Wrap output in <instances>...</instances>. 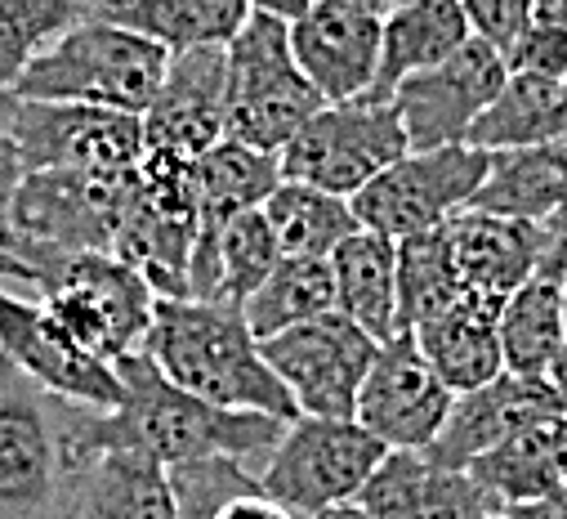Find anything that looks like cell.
<instances>
[{"instance_id":"obj_31","label":"cell","mask_w":567,"mask_h":519,"mask_svg":"<svg viewBox=\"0 0 567 519\" xmlns=\"http://www.w3.org/2000/svg\"><path fill=\"white\" fill-rule=\"evenodd\" d=\"M264 215L272 224L281 255H313V260H331V251L362 228L349 197H336L296 180H281L272 189V197L264 202Z\"/></svg>"},{"instance_id":"obj_26","label":"cell","mask_w":567,"mask_h":519,"mask_svg":"<svg viewBox=\"0 0 567 519\" xmlns=\"http://www.w3.org/2000/svg\"><path fill=\"white\" fill-rule=\"evenodd\" d=\"M336 314L358 323L371 340L398 336V242L371 228H358L331 251Z\"/></svg>"},{"instance_id":"obj_8","label":"cell","mask_w":567,"mask_h":519,"mask_svg":"<svg viewBox=\"0 0 567 519\" xmlns=\"http://www.w3.org/2000/svg\"><path fill=\"white\" fill-rule=\"evenodd\" d=\"M389 448L353 417H296L264 457L259 488L296 519H318L331 506H349Z\"/></svg>"},{"instance_id":"obj_50","label":"cell","mask_w":567,"mask_h":519,"mask_svg":"<svg viewBox=\"0 0 567 519\" xmlns=\"http://www.w3.org/2000/svg\"><path fill=\"white\" fill-rule=\"evenodd\" d=\"M393 6H406V0H389V10H393Z\"/></svg>"},{"instance_id":"obj_25","label":"cell","mask_w":567,"mask_h":519,"mask_svg":"<svg viewBox=\"0 0 567 519\" xmlns=\"http://www.w3.org/2000/svg\"><path fill=\"white\" fill-rule=\"evenodd\" d=\"M470 206L505 220H527V224H549L554 215H563L567 211V135L536 149L492 153L487 175L470 197Z\"/></svg>"},{"instance_id":"obj_27","label":"cell","mask_w":567,"mask_h":519,"mask_svg":"<svg viewBox=\"0 0 567 519\" xmlns=\"http://www.w3.org/2000/svg\"><path fill=\"white\" fill-rule=\"evenodd\" d=\"M250 10V0H94L90 6L94 19L153 37L171 54L193 45H228Z\"/></svg>"},{"instance_id":"obj_33","label":"cell","mask_w":567,"mask_h":519,"mask_svg":"<svg viewBox=\"0 0 567 519\" xmlns=\"http://www.w3.org/2000/svg\"><path fill=\"white\" fill-rule=\"evenodd\" d=\"M90 14V0H0V85L14 90L23 68Z\"/></svg>"},{"instance_id":"obj_40","label":"cell","mask_w":567,"mask_h":519,"mask_svg":"<svg viewBox=\"0 0 567 519\" xmlns=\"http://www.w3.org/2000/svg\"><path fill=\"white\" fill-rule=\"evenodd\" d=\"M6 278H10V283H28V287H37V274L23 265L19 255H10L6 246H0V283H6Z\"/></svg>"},{"instance_id":"obj_5","label":"cell","mask_w":567,"mask_h":519,"mask_svg":"<svg viewBox=\"0 0 567 519\" xmlns=\"http://www.w3.org/2000/svg\"><path fill=\"white\" fill-rule=\"evenodd\" d=\"M224 135L259 153H281L296 140V130L322 108V94L305 81L291 54V23L277 14L250 10V19L224 45Z\"/></svg>"},{"instance_id":"obj_32","label":"cell","mask_w":567,"mask_h":519,"mask_svg":"<svg viewBox=\"0 0 567 519\" xmlns=\"http://www.w3.org/2000/svg\"><path fill=\"white\" fill-rule=\"evenodd\" d=\"M461 278L447 251V233H415L398 242V332H415L461 296Z\"/></svg>"},{"instance_id":"obj_10","label":"cell","mask_w":567,"mask_h":519,"mask_svg":"<svg viewBox=\"0 0 567 519\" xmlns=\"http://www.w3.org/2000/svg\"><path fill=\"white\" fill-rule=\"evenodd\" d=\"M492 153L474 144H452V149H411L393 166H384L367 189L349 197L353 215L362 228L384 233L393 242L434 233L443 228L456 211L470 206L487 175Z\"/></svg>"},{"instance_id":"obj_46","label":"cell","mask_w":567,"mask_h":519,"mask_svg":"<svg viewBox=\"0 0 567 519\" xmlns=\"http://www.w3.org/2000/svg\"><path fill=\"white\" fill-rule=\"evenodd\" d=\"M349 6H362V10H371V14H384L389 0H349Z\"/></svg>"},{"instance_id":"obj_44","label":"cell","mask_w":567,"mask_h":519,"mask_svg":"<svg viewBox=\"0 0 567 519\" xmlns=\"http://www.w3.org/2000/svg\"><path fill=\"white\" fill-rule=\"evenodd\" d=\"M549 380H554V389H558L563 404H567V340H563V349H558V358L549 367Z\"/></svg>"},{"instance_id":"obj_14","label":"cell","mask_w":567,"mask_h":519,"mask_svg":"<svg viewBox=\"0 0 567 519\" xmlns=\"http://www.w3.org/2000/svg\"><path fill=\"white\" fill-rule=\"evenodd\" d=\"M452 404H456V395L439 380L430 358L420 354L415 336L398 332L375 349V363L358 389L353 421L362 430H371L384 448L424 452L447 426Z\"/></svg>"},{"instance_id":"obj_41","label":"cell","mask_w":567,"mask_h":519,"mask_svg":"<svg viewBox=\"0 0 567 519\" xmlns=\"http://www.w3.org/2000/svg\"><path fill=\"white\" fill-rule=\"evenodd\" d=\"M250 6L255 10H264V14H277V19H296V14H305L309 6H313V0H250Z\"/></svg>"},{"instance_id":"obj_18","label":"cell","mask_w":567,"mask_h":519,"mask_svg":"<svg viewBox=\"0 0 567 519\" xmlns=\"http://www.w3.org/2000/svg\"><path fill=\"white\" fill-rule=\"evenodd\" d=\"M558 413H567V404L549 376L501 372L496 380L470 389V395H456L447 426L439 430V439L430 448H424V457L443 470H465L474 457H483L487 448H496L514 430L549 421Z\"/></svg>"},{"instance_id":"obj_11","label":"cell","mask_w":567,"mask_h":519,"mask_svg":"<svg viewBox=\"0 0 567 519\" xmlns=\"http://www.w3.org/2000/svg\"><path fill=\"white\" fill-rule=\"evenodd\" d=\"M0 130L14 140L23 171L125 175L144 157V116L116 108L14 99L0 112Z\"/></svg>"},{"instance_id":"obj_15","label":"cell","mask_w":567,"mask_h":519,"mask_svg":"<svg viewBox=\"0 0 567 519\" xmlns=\"http://www.w3.org/2000/svg\"><path fill=\"white\" fill-rule=\"evenodd\" d=\"M0 354L10 363H19L32 380H41L50 395L94 408V413H112L121 408L125 389L112 363L94 358L90 349H81L45 305H32L23 296H10L0 287Z\"/></svg>"},{"instance_id":"obj_37","label":"cell","mask_w":567,"mask_h":519,"mask_svg":"<svg viewBox=\"0 0 567 519\" xmlns=\"http://www.w3.org/2000/svg\"><path fill=\"white\" fill-rule=\"evenodd\" d=\"M19 184H23V157H19L14 140L0 130V246L10 242V206H14Z\"/></svg>"},{"instance_id":"obj_29","label":"cell","mask_w":567,"mask_h":519,"mask_svg":"<svg viewBox=\"0 0 567 519\" xmlns=\"http://www.w3.org/2000/svg\"><path fill=\"white\" fill-rule=\"evenodd\" d=\"M549 426H554V417L549 421H536V426H523V430H514L509 439H501L496 448H487L483 457H474L465 466V475L492 497L496 510L527 506V501H540L554 488H563V475L554 466Z\"/></svg>"},{"instance_id":"obj_22","label":"cell","mask_w":567,"mask_h":519,"mask_svg":"<svg viewBox=\"0 0 567 519\" xmlns=\"http://www.w3.org/2000/svg\"><path fill=\"white\" fill-rule=\"evenodd\" d=\"M554 233V228H549ZM501 354L514 376H549L567 340V242L554 233L540 269L501 301Z\"/></svg>"},{"instance_id":"obj_49","label":"cell","mask_w":567,"mask_h":519,"mask_svg":"<svg viewBox=\"0 0 567 519\" xmlns=\"http://www.w3.org/2000/svg\"><path fill=\"white\" fill-rule=\"evenodd\" d=\"M474 519H509V515H501V510H483V515H474Z\"/></svg>"},{"instance_id":"obj_34","label":"cell","mask_w":567,"mask_h":519,"mask_svg":"<svg viewBox=\"0 0 567 519\" xmlns=\"http://www.w3.org/2000/svg\"><path fill=\"white\" fill-rule=\"evenodd\" d=\"M281 246L272 237V224L264 215V206L233 215L219 228V283H215V305H246L268 274L277 269Z\"/></svg>"},{"instance_id":"obj_21","label":"cell","mask_w":567,"mask_h":519,"mask_svg":"<svg viewBox=\"0 0 567 519\" xmlns=\"http://www.w3.org/2000/svg\"><path fill=\"white\" fill-rule=\"evenodd\" d=\"M353 506L375 519H474L483 510H496L465 470H443L411 448H389Z\"/></svg>"},{"instance_id":"obj_12","label":"cell","mask_w":567,"mask_h":519,"mask_svg":"<svg viewBox=\"0 0 567 519\" xmlns=\"http://www.w3.org/2000/svg\"><path fill=\"white\" fill-rule=\"evenodd\" d=\"M380 340H371L344 314H322L313 323L287 327L259 340L264 363L287 385L300 417H353L358 389L375 363Z\"/></svg>"},{"instance_id":"obj_9","label":"cell","mask_w":567,"mask_h":519,"mask_svg":"<svg viewBox=\"0 0 567 519\" xmlns=\"http://www.w3.org/2000/svg\"><path fill=\"white\" fill-rule=\"evenodd\" d=\"M402 153H411V144L393 99L362 94L349 103H322L296 130V140L277 153V162H281V180L353 197Z\"/></svg>"},{"instance_id":"obj_4","label":"cell","mask_w":567,"mask_h":519,"mask_svg":"<svg viewBox=\"0 0 567 519\" xmlns=\"http://www.w3.org/2000/svg\"><path fill=\"white\" fill-rule=\"evenodd\" d=\"M171 50L107 19L85 14L50 50H41L14 81V99L90 103L144 116L166 81Z\"/></svg>"},{"instance_id":"obj_7","label":"cell","mask_w":567,"mask_h":519,"mask_svg":"<svg viewBox=\"0 0 567 519\" xmlns=\"http://www.w3.org/2000/svg\"><path fill=\"white\" fill-rule=\"evenodd\" d=\"M45 309L54 323L94 358L121 363L138 354L153 332L157 292L134 265H125L112 251H72L59 255L41 278Z\"/></svg>"},{"instance_id":"obj_2","label":"cell","mask_w":567,"mask_h":519,"mask_svg":"<svg viewBox=\"0 0 567 519\" xmlns=\"http://www.w3.org/2000/svg\"><path fill=\"white\" fill-rule=\"evenodd\" d=\"M144 349L153 354L166 380H175L179 389L215 408L264 413L277 421L300 417L287 385L264 363L259 340L250 336L246 314L237 305L157 296V314Z\"/></svg>"},{"instance_id":"obj_6","label":"cell","mask_w":567,"mask_h":519,"mask_svg":"<svg viewBox=\"0 0 567 519\" xmlns=\"http://www.w3.org/2000/svg\"><path fill=\"white\" fill-rule=\"evenodd\" d=\"M138 166L125 175H85V171H23V184L10 206L6 251L41 274L72 251H112L121 215L134 197Z\"/></svg>"},{"instance_id":"obj_23","label":"cell","mask_w":567,"mask_h":519,"mask_svg":"<svg viewBox=\"0 0 567 519\" xmlns=\"http://www.w3.org/2000/svg\"><path fill=\"white\" fill-rule=\"evenodd\" d=\"M496 318H501L496 296L461 292L447 309H439L434 318H424L411 332L420 354L430 358V367L439 372V380L452 395H470V389H478L505 372Z\"/></svg>"},{"instance_id":"obj_36","label":"cell","mask_w":567,"mask_h":519,"mask_svg":"<svg viewBox=\"0 0 567 519\" xmlns=\"http://www.w3.org/2000/svg\"><path fill=\"white\" fill-rule=\"evenodd\" d=\"M461 10L470 19V32L501 54L536 23V0H461Z\"/></svg>"},{"instance_id":"obj_17","label":"cell","mask_w":567,"mask_h":519,"mask_svg":"<svg viewBox=\"0 0 567 519\" xmlns=\"http://www.w3.org/2000/svg\"><path fill=\"white\" fill-rule=\"evenodd\" d=\"M380 19L349 0H313L291 19V54L322 103L371 94L380 72Z\"/></svg>"},{"instance_id":"obj_1","label":"cell","mask_w":567,"mask_h":519,"mask_svg":"<svg viewBox=\"0 0 567 519\" xmlns=\"http://www.w3.org/2000/svg\"><path fill=\"white\" fill-rule=\"evenodd\" d=\"M125 399L112 413H85V448H134L162 461L166 470L188 466V461H210V457H233L246 461L250 470L264 466L272 444L281 439L287 421L264 417V413H237V408H215L175 380L162 376L148 349L125 354L116 363Z\"/></svg>"},{"instance_id":"obj_48","label":"cell","mask_w":567,"mask_h":519,"mask_svg":"<svg viewBox=\"0 0 567 519\" xmlns=\"http://www.w3.org/2000/svg\"><path fill=\"white\" fill-rule=\"evenodd\" d=\"M14 103V90H6V85H0V112H6Z\"/></svg>"},{"instance_id":"obj_28","label":"cell","mask_w":567,"mask_h":519,"mask_svg":"<svg viewBox=\"0 0 567 519\" xmlns=\"http://www.w3.org/2000/svg\"><path fill=\"white\" fill-rule=\"evenodd\" d=\"M563 135H567V81L509 72L496 99L474 121L470 144L483 153H509V149H536Z\"/></svg>"},{"instance_id":"obj_43","label":"cell","mask_w":567,"mask_h":519,"mask_svg":"<svg viewBox=\"0 0 567 519\" xmlns=\"http://www.w3.org/2000/svg\"><path fill=\"white\" fill-rule=\"evenodd\" d=\"M536 19L554 23V28H567V0H536Z\"/></svg>"},{"instance_id":"obj_16","label":"cell","mask_w":567,"mask_h":519,"mask_svg":"<svg viewBox=\"0 0 567 519\" xmlns=\"http://www.w3.org/2000/svg\"><path fill=\"white\" fill-rule=\"evenodd\" d=\"M224 45L175 50L166 63V81L144 112V153L175 162H197L202 153H210L224 140Z\"/></svg>"},{"instance_id":"obj_30","label":"cell","mask_w":567,"mask_h":519,"mask_svg":"<svg viewBox=\"0 0 567 519\" xmlns=\"http://www.w3.org/2000/svg\"><path fill=\"white\" fill-rule=\"evenodd\" d=\"M246 327L255 340H268L287 327L313 323L322 314H336V278H331V260L313 255H281L268 283L241 305Z\"/></svg>"},{"instance_id":"obj_19","label":"cell","mask_w":567,"mask_h":519,"mask_svg":"<svg viewBox=\"0 0 567 519\" xmlns=\"http://www.w3.org/2000/svg\"><path fill=\"white\" fill-rule=\"evenodd\" d=\"M447 251L465 292L478 296H496L505 301L509 292H518L549 255V224H527V220H505L492 211H456L447 224Z\"/></svg>"},{"instance_id":"obj_35","label":"cell","mask_w":567,"mask_h":519,"mask_svg":"<svg viewBox=\"0 0 567 519\" xmlns=\"http://www.w3.org/2000/svg\"><path fill=\"white\" fill-rule=\"evenodd\" d=\"M505 68L523 72V77H549V81H567V28L554 23H532L509 50H505Z\"/></svg>"},{"instance_id":"obj_39","label":"cell","mask_w":567,"mask_h":519,"mask_svg":"<svg viewBox=\"0 0 567 519\" xmlns=\"http://www.w3.org/2000/svg\"><path fill=\"white\" fill-rule=\"evenodd\" d=\"M501 515H509V519H567V484H563V488H554V492H549V497H540V501L509 506V510H501Z\"/></svg>"},{"instance_id":"obj_13","label":"cell","mask_w":567,"mask_h":519,"mask_svg":"<svg viewBox=\"0 0 567 519\" xmlns=\"http://www.w3.org/2000/svg\"><path fill=\"white\" fill-rule=\"evenodd\" d=\"M509 68L505 54L492 50L487 41L470 37L456 54H447L443 63L424 68L415 77H406L389 99L402 116L406 144L411 149H452V144H470V130L483 116V108L496 99V90L505 85Z\"/></svg>"},{"instance_id":"obj_42","label":"cell","mask_w":567,"mask_h":519,"mask_svg":"<svg viewBox=\"0 0 567 519\" xmlns=\"http://www.w3.org/2000/svg\"><path fill=\"white\" fill-rule=\"evenodd\" d=\"M549 444H554V466H558V475H563V484H567V413L554 417V426H549Z\"/></svg>"},{"instance_id":"obj_45","label":"cell","mask_w":567,"mask_h":519,"mask_svg":"<svg viewBox=\"0 0 567 519\" xmlns=\"http://www.w3.org/2000/svg\"><path fill=\"white\" fill-rule=\"evenodd\" d=\"M318 519H375V515H367L362 506H353V501H349V506H331V510H322Z\"/></svg>"},{"instance_id":"obj_24","label":"cell","mask_w":567,"mask_h":519,"mask_svg":"<svg viewBox=\"0 0 567 519\" xmlns=\"http://www.w3.org/2000/svg\"><path fill=\"white\" fill-rule=\"evenodd\" d=\"M470 19L461 0H406L380 19V72L367 99H389L406 77L443 63L470 41Z\"/></svg>"},{"instance_id":"obj_20","label":"cell","mask_w":567,"mask_h":519,"mask_svg":"<svg viewBox=\"0 0 567 519\" xmlns=\"http://www.w3.org/2000/svg\"><path fill=\"white\" fill-rule=\"evenodd\" d=\"M59 519H175L171 470L134 448H85Z\"/></svg>"},{"instance_id":"obj_47","label":"cell","mask_w":567,"mask_h":519,"mask_svg":"<svg viewBox=\"0 0 567 519\" xmlns=\"http://www.w3.org/2000/svg\"><path fill=\"white\" fill-rule=\"evenodd\" d=\"M549 228H554V233L567 242V211H563V215H554V220H549Z\"/></svg>"},{"instance_id":"obj_38","label":"cell","mask_w":567,"mask_h":519,"mask_svg":"<svg viewBox=\"0 0 567 519\" xmlns=\"http://www.w3.org/2000/svg\"><path fill=\"white\" fill-rule=\"evenodd\" d=\"M210 519H296V515H291V510H281L277 501H268L264 492H246V497L224 501Z\"/></svg>"},{"instance_id":"obj_3","label":"cell","mask_w":567,"mask_h":519,"mask_svg":"<svg viewBox=\"0 0 567 519\" xmlns=\"http://www.w3.org/2000/svg\"><path fill=\"white\" fill-rule=\"evenodd\" d=\"M85 413L0 354V519H59L85 452Z\"/></svg>"},{"instance_id":"obj_51","label":"cell","mask_w":567,"mask_h":519,"mask_svg":"<svg viewBox=\"0 0 567 519\" xmlns=\"http://www.w3.org/2000/svg\"><path fill=\"white\" fill-rule=\"evenodd\" d=\"M90 6H94V0H90Z\"/></svg>"}]
</instances>
